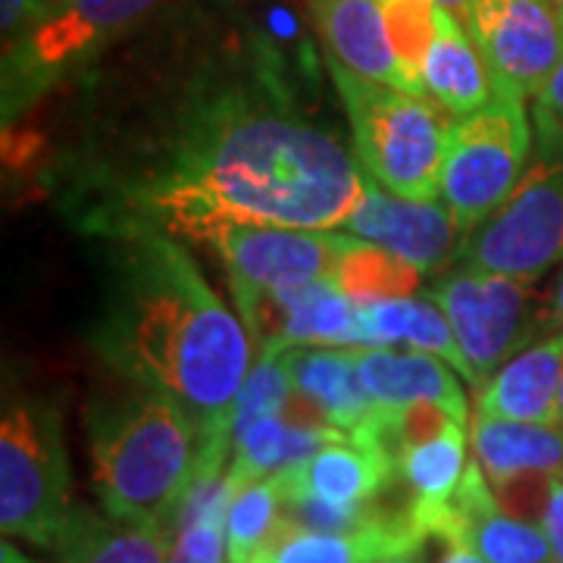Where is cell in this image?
<instances>
[{"label":"cell","mask_w":563,"mask_h":563,"mask_svg":"<svg viewBox=\"0 0 563 563\" xmlns=\"http://www.w3.org/2000/svg\"><path fill=\"white\" fill-rule=\"evenodd\" d=\"M551 3H554V7H558V10L563 13V0H551Z\"/></svg>","instance_id":"8d00e7d4"},{"label":"cell","mask_w":563,"mask_h":563,"mask_svg":"<svg viewBox=\"0 0 563 563\" xmlns=\"http://www.w3.org/2000/svg\"><path fill=\"white\" fill-rule=\"evenodd\" d=\"M395 344L435 354L448 366H454L463 379H470L454 329L442 307L429 298H391V301L357 307V347H395Z\"/></svg>","instance_id":"cb8c5ba5"},{"label":"cell","mask_w":563,"mask_h":563,"mask_svg":"<svg viewBox=\"0 0 563 563\" xmlns=\"http://www.w3.org/2000/svg\"><path fill=\"white\" fill-rule=\"evenodd\" d=\"M435 3H439V7H444V10H451L454 16H461V20H466L476 0H435Z\"/></svg>","instance_id":"836d02e7"},{"label":"cell","mask_w":563,"mask_h":563,"mask_svg":"<svg viewBox=\"0 0 563 563\" xmlns=\"http://www.w3.org/2000/svg\"><path fill=\"white\" fill-rule=\"evenodd\" d=\"M420 276V269H413L410 263L398 261L379 244L363 242L354 235H344L342 254L332 269V279L339 282V288L357 307L391 298H413Z\"/></svg>","instance_id":"484cf974"},{"label":"cell","mask_w":563,"mask_h":563,"mask_svg":"<svg viewBox=\"0 0 563 563\" xmlns=\"http://www.w3.org/2000/svg\"><path fill=\"white\" fill-rule=\"evenodd\" d=\"M195 242L220 257L232 288L282 291L332 276L344 232L225 220L207 225Z\"/></svg>","instance_id":"30bf717a"},{"label":"cell","mask_w":563,"mask_h":563,"mask_svg":"<svg viewBox=\"0 0 563 563\" xmlns=\"http://www.w3.org/2000/svg\"><path fill=\"white\" fill-rule=\"evenodd\" d=\"M383 3L385 29L395 51V60L401 69L404 88L410 95L422 91V60L429 54V44L435 38V22H439V3L435 0H379Z\"/></svg>","instance_id":"83f0119b"},{"label":"cell","mask_w":563,"mask_h":563,"mask_svg":"<svg viewBox=\"0 0 563 563\" xmlns=\"http://www.w3.org/2000/svg\"><path fill=\"white\" fill-rule=\"evenodd\" d=\"M563 383V332L532 342L476 388V417L514 422H554Z\"/></svg>","instance_id":"ac0fdd59"},{"label":"cell","mask_w":563,"mask_h":563,"mask_svg":"<svg viewBox=\"0 0 563 563\" xmlns=\"http://www.w3.org/2000/svg\"><path fill=\"white\" fill-rule=\"evenodd\" d=\"M254 351L357 347V303L332 276L282 291L232 288Z\"/></svg>","instance_id":"7c38bea8"},{"label":"cell","mask_w":563,"mask_h":563,"mask_svg":"<svg viewBox=\"0 0 563 563\" xmlns=\"http://www.w3.org/2000/svg\"><path fill=\"white\" fill-rule=\"evenodd\" d=\"M41 185L85 239L213 222L339 232L363 195L354 154L261 38L207 44L141 81H95L51 141Z\"/></svg>","instance_id":"6da1fadb"},{"label":"cell","mask_w":563,"mask_h":563,"mask_svg":"<svg viewBox=\"0 0 563 563\" xmlns=\"http://www.w3.org/2000/svg\"><path fill=\"white\" fill-rule=\"evenodd\" d=\"M422 91L454 120L476 113L498 95V81L461 16L439 7L435 38L422 60Z\"/></svg>","instance_id":"44dd1931"},{"label":"cell","mask_w":563,"mask_h":563,"mask_svg":"<svg viewBox=\"0 0 563 563\" xmlns=\"http://www.w3.org/2000/svg\"><path fill=\"white\" fill-rule=\"evenodd\" d=\"M548 325L554 329V332H563V273L558 285H554V291H551V301H548Z\"/></svg>","instance_id":"1f68e13d"},{"label":"cell","mask_w":563,"mask_h":563,"mask_svg":"<svg viewBox=\"0 0 563 563\" xmlns=\"http://www.w3.org/2000/svg\"><path fill=\"white\" fill-rule=\"evenodd\" d=\"M470 444L488 483L563 473V426L473 417Z\"/></svg>","instance_id":"7402d4cb"},{"label":"cell","mask_w":563,"mask_h":563,"mask_svg":"<svg viewBox=\"0 0 563 563\" xmlns=\"http://www.w3.org/2000/svg\"><path fill=\"white\" fill-rule=\"evenodd\" d=\"M558 426H563V383H561V395H558Z\"/></svg>","instance_id":"e575fe53"},{"label":"cell","mask_w":563,"mask_h":563,"mask_svg":"<svg viewBox=\"0 0 563 563\" xmlns=\"http://www.w3.org/2000/svg\"><path fill=\"white\" fill-rule=\"evenodd\" d=\"M463 25L498 88L542 98L563 60V13L551 0H476Z\"/></svg>","instance_id":"8fae6325"},{"label":"cell","mask_w":563,"mask_h":563,"mask_svg":"<svg viewBox=\"0 0 563 563\" xmlns=\"http://www.w3.org/2000/svg\"><path fill=\"white\" fill-rule=\"evenodd\" d=\"M335 91L351 125L354 161L366 179L410 201H439L444 151L451 122L439 103L395 85L363 79L329 60Z\"/></svg>","instance_id":"277c9868"},{"label":"cell","mask_w":563,"mask_h":563,"mask_svg":"<svg viewBox=\"0 0 563 563\" xmlns=\"http://www.w3.org/2000/svg\"><path fill=\"white\" fill-rule=\"evenodd\" d=\"M98 303L88 344L125 383L169 395L201 432L203 451H232L235 404L254 342L191 261L161 229L98 235Z\"/></svg>","instance_id":"7a4b0ae2"},{"label":"cell","mask_w":563,"mask_h":563,"mask_svg":"<svg viewBox=\"0 0 563 563\" xmlns=\"http://www.w3.org/2000/svg\"><path fill=\"white\" fill-rule=\"evenodd\" d=\"M339 232L379 244L420 273H435L444 263L457 261L470 239L461 220L442 201L398 198L366 176L361 201L354 203Z\"/></svg>","instance_id":"5bb4252c"},{"label":"cell","mask_w":563,"mask_h":563,"mask_svg":"<svg viewBox=\"0 0 563 563\" xmlns=\"http://www.w3.org/2000/svg\"><path fill=\"white\" fill-rule=\"evenodd\" d=\"M325 57L363 79L404 88L379 0H307Z\"/></svg>","instance_id":"d6986e66"},{"label":"cell","mask_w":563,"mask_h":563,"mask_svg":"<svg viewBox=\"0 0 563 563\" xmlns=\"http://www.w3.org/2000/svg\"><path fill=\"white\" fill-rule=\"evenodd\" d=\"M410 517L426 536L470 548L488 563H554L542 526L507 514L479 463L466 466L463 483L448 501Z\"/></svg>","instance_id":"4fadbf2b"},{"label":"cell","mask_w":563,"mask_h":563,"mask_svg":"<svg viewBox=\"0 0 563 563\" xmlns=\"http://www.w3.org/2000/svg\"><path fill=\"white\" fill-rule=\"evenodd\" d=\"M539 526H542L548 542H551L554 563H563V473H554V476H551Z\"/></svg>","instance_id":"f546056e"},{"label":"cell","mask_w":563,"mask_h":563,"mask_svg":"<svg viewBox=\"0 0 563 563\" xmlns=\"http://www.w3.org/2000/svg\"><path fill=\"white\" fill-rule=\"evenodd\" d=\"M439 563H488L485 558H479L476 551H470V548H461V544H448L442 554V561Z\"/></svg>","instance_id":"d6a6232c"},{"label":"cell","mask_w":563,"mask_h":563,"mask_svg":"<svg viewBox=\"0 0 563 563\" xmlns=\"http://www.w3.org/2000/svg\"><path fill=\"white\" fill-rule=\"evenodd\" d=\"M51 0H0V32H3V44L16 41L25 35L41 13L47 10Z\"/></svg>","instance_id":"f1b7e54d"},{"label":"cell","mask_w":563,"mask_h":563,"mask_svg":"<svg viewBox=\"0 0 563 563\" xmlns=\"http://www.w3.org/2000/svg\"><path fill=\"white\" fill-rule=\"evenodd\" d=\"M457 261L479 273L536 282L563 261V144L532 163L507 201L466 239Z\"/></svg>","instance_id":"ba28073f"},{"label":"cell","mask_w":563,"mask_h":563,"mask_svg":"<svg viewBox=\"0 0 563 563\" xmlns=\"http://www.w3.org/2000/svg\"><path fill=\"white\" fill-rule=\"evenodd\" d=\"M163 0H51L41 20L3 44L0 113L10 129L35 103L81 79L103 54L139 29Z\"/></svg>","instance_id":"5b68a950"},{"label":"cell","mask_w":563,"mask_h":563,"mask_svg":"<svg viewBox=\"0 0 563 563\" xmlns=\"http://www.w3.org/2000/svg\"><path fill=\"white\" fill-rule=\"evenodd\" d=\"M76 510L57 404L29 391H7L0 420L3 539L54 551Z\"/></svg>","instance_id":"8992f818"},{"label":"cell","mask_w":563,"mask_h":563,"mask_svg":"<svg viewBox=\"0 0 563 563\" xmlns=\"http://www.w3.org/2000/svg\"><path fill=\"white\" fill-rule=\"evenodd\" d=\"M532 151V129L523 98L498 88L476 113L451 122L444 151L439 201L473 235L523 179Z\"/></svg>","instance_id":"52a82bcc"},{"label":"cell","mask_w":563,"mask_h":563,"mask_svg":"<svg viewBox=\"0 0 563 563\" xmlns=\"http://www.w3.org/2000/svg\"><path fill=\"white\" fill-rule=\"evenodd\" d=\"M361 376L369 398L379 407H410V404H442L457 417L470 420L466 395L457 369L426 351H395V347H357Z\"/></svg>","instance_id":"ffe728a7"},{"label":"cell","mask_w":563,"mask_h":563,"mask_svg":"<svg viewBox=\"0 0 563 563\" xmlns=\"http://www.w3.org/2000/svg\"><path fill=\"white\" fill-rule=\"evenodd\" d=\"M279 357L295 391L320 413L325 426L351 439H361L373 426L379 404L363 385L357 347H285Z\"/></svg>","instance_id":"e0dca14e"},{"label":"cell","mask_w":563,"mask_h":563,"mask_svg":"<svg viewBox=\"0 0 563 563\" xmlns=\"http://www.w3.org/2000/svg\"><path fill=\"white\" fill-rule=\"evenodd\" d=\"M429 536L410 510H383L376 520L354 532L303 529L282 517L273 539L263 544L254 563H383L410 558Z\"/></svg>","instance_id":"9a60e30c"},{"label":"cell","mask_w":563,"mask_h":563,"mask_svg":"<svg viewBox=\"0 0 563 563\" xmlns=\"http://www.w3.org/2000/svg\"><path fill=\"white\" fill-rule=\"evenodd\" d=\"M383 563H420V561H413V558H391V561H383Z\"/></svg>","instance_id":"d590c367"},{"label":"cell","mask_w":563,"mask_h":563,"mask_svg":"<svg viewBox=\"0 0 563 563\" xmlns=\"http://www.w3.org/2000/svg\"><path fill=\"white\" fill-rule=\"evenodd\" d=\"M173 536L169 526L125 523L79 507L51 554L54 563H166Z\"/></svg>","instance_id":"603a6c76"},{"label":"cell","mask_w":563,"mask_h":563,"mask_svg":"<svg viewBox=\"0 0 563 563\" xmlns=\"http://www.w3.org/2000/svg\"><path fill=\"white\" fill-rule=\"evenodd\" d=\"M395 476L398 466L385 448L339 439L322 444L317 454L291 470H282L273 479L279 485L282 501L310 498L335 507H373Z\"/></svg>","instance_id":"2e32d148"},{"label":"cell","mask_w":563,"mask_h":563,"mask_svg":"<svg viewBox=\"0 0 563 563\" xmlns=\"http://www.w3.org/2000/svg\"><path fill=\"white\" fill-rule=\"evenodd\" d=\"M539 110L542 113H548L551 120L558 122L563 129V60L561 66L554 69V76H551V81L544 85L542 98H539Z\"/></svg>","instance_id":"4dcf8cb0"},{"label":"cell","mask_w":563,"mask_h":563,"mask_svg":"<svg viewBox=\"0 0 563 563\" xmlns=\"http://www.w3.org/2000/svg\"><path fill=\"white\" fill-rule=\"evenodd\" d=\"M466 422H451L444 432L410 444L398 454V476L410 492V514H422L444 504L466 476Z\"/></svg>","instance_id":"d4e9b609"},{"label":"cell","mask_w":563,"mask_h":563,"mask_svg":"<svg viewBox=\"0 0 563 563\" xmlns=\"http://www.w3.org/2000/svg\"><path fill=\"white\" fill-rule=\"evenodd\" d=\"M91 476L103 514L176 532L201 461V432L169 395L125 383L88 407Z\"/></svg>","instance_id":"3957f363"},{"label":"cell","mask_w":563,"mask_h":563,"mask_svg":"<svg viewBox=\"0 0 563 563\" xmlns=\"http://www.w3.org/2000/svg\"><path fill=\"white\" fill-rule=\"evenodd\" d=\"M282 520V492L276 479H257L242 485L225 514V548L229 563H254L263 544L273 539Z\"/></svg>","instance_id":"4316f807"},{"label":"cell","mask_w":563,"mask_h":563,"mask_svg":"<svg viewBox=\"0 0 563 563\" xmlns=\"http://www.w3.org/2000/svg\"><path fill=\"white\" fill-rule=\"evenodd\" d=\"M426 298L439 303L451 322L473 388L488 383L514 354L529 347L542 325L532 282L498 273L461 266L435 282Z\"/></svg>","instance_id":"9c48e42d"}]
</instances>
